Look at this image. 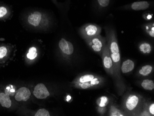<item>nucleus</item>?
Returning a JSON list of instances; mask_svg holds the SVG:
<instances>
[{"instance_id": "obj_2", "label": "nucleus", "mask_w": 154, "mask_h": 116, "mask_svg": "<svg viewBox=\"0 0 154 116\" xmlns=\"http://www.w3.org/2000/svg\"><path fill=\"white\" fill-rule=\"evenodd\" d=\"M105 83L103 77L93 74H87L77 78L73 82L74 86L82 89H95L102 86Z\"/></svg>"}, {"instance_id": "obj_13", "label": "nucleus", "mask_w": 154, "mask_h": 116, "mask_svg": "<svg viewBox=\"0 0 154 116\" xmlns=\"http://www.w3.org/2000/svg\"><path fill=\"white\" fill-rule=\"evenodd\" d=\"M149 4L148 2H137L132 3L131 8L132 9L138 11V10H145L149 7Z\"/></svg>"}, {"instance_id": "obj_18", "label": "nucleus", "mask_w": 154, "mask_h": 116, "mask_svg": "<svg viewBox=\"0 0 154 116\" xmlns=\"http://www.w3.org/2000/svg\"><path fill=\"white\" fill-rule=\"evenodd\" d=\"M109 99L107 97L102 96L99 98L97 101V105L99 107H105L109 103Z\"/></svg>"}, {"instance_id": "obj_15", "label": "nucleus", "mask_w": 154, "mask_h": 116, "mask_svg": "<svg viewBox=\"0 0 154 116\" xmlns=\"http://www.w3.org/2000/svg\"><path fill=\"white\" fill-rule=\"evenodd\" d=\"M153 71V67L149 65L143 66L139 71V74L141 76L146 77L149 75Z\"/></svg>"}, {"instance_id": "obj_19", "label": "nucleus", "mask_w": 154, "mask_h": 116, "mask_svg": "<svg viewBox=\"0 0 154 116\" xmlns=\"http://www.w3.org/2000/svg\"><path fill=\"white\" fill-rule=\"evenodd\" d=\"M38 56L37 50L34 47L30 48L29 52L27 54V58L31 60L34 59Z\"/></svg>"}, {"instance_id": "obj_21", "label": "nucleus", "mask_w": 154, "mask_h": 116, "mask_svg": "<svg viewBox=\"0 0 154 116\" xmlns=\"http://www.w3.org/2000/svg\"><path fill=\"white\" fill-rule=\"evenodd\" d=\"M8 9L4 6L0 7V19H3L8 14Z\"/></svg>"}, {"instance_id": "obj_12", "label": "nucleus", "mask_w": 154, "mask_h": 116, "mask_svg": "<svg viewBox=\"0 0 154 116\" xmlns=\"http://www.w3.org/2000/svg\"><path fill=\"white\" fill-rule=\"evenodd\" d=\"M42 19V14L40 12H35L28 18V21L31 25L37 27L40 24Z\"/></svg>"}, {"instance_id": "obj_3", "label": "nucleus", "mask_w": 154, "mask_h": 116, "mask_svg": "<svg viewBox=\"0 0 154 116\" xmlns=\"http://www.w3.org/2000/svg\"><path fill=\"white\" fill-rule=\"evenodd\" d=\"M143 102V97L139 94H129L124 100V110L127 112V115H138L142 106Z\"/></svg>"}, {"instance_id": "obj_14", "label": "nucleus", "mask_w": 154, "mask_h": 116, "mask_svg": "<svg viewBox=\"0 0 154 116\" xmlns=\"http://www.w3.org/2000/svg\"><path fill=\"white\" fill-rule=\"evenodd\" d=\"M141 85L142 87L146 90L152 91L154 89V81L150 80H144L142 82Z\"/></svg>"}, {"instance_id": "obj_16", "label": "nucleus", "mask_w": 154, "mask_h": 116, "mask_svg": "<svg viewBox=\"0 0 154 116\" xmlns=\"http://www.w3.org/2000/svg\"><path fill=\"white\" fill-rule=\"evenodd\" d=\"M141 52L144 54H149L152 51V46L150 44L147 43H143L141 44L139 47Z\"/></svg>"}, {"instance_id": "obj_8", "label": "nucleus", "mask_w": 154, "mask_h": 116, "mask_svg": "<svg viewBox=\"0 0 154 116\" xmlns=\"http://www.w3.org/2000/svg\"><path fill=\"white\" fill-rule=\"evenodd\" d=\"M59 46L61 52L66 55H71L74 52V47L72 44L64 39H61L60 41Z\"/></svg>"}, {"instance_id": "obj_1", "label": "nucleus", "mask_w": 154, "mask_h": 116, "mask_svg": "<svg viewBox=\"0 0 154 116\" xmlns=\"http://www.w3.org/2000/svg\"><path fill=\"white\" fill-rule=\"evenodd\" d=\"M106 33L107 44L115 71L114 83L119 95H122L125 91L126 86L121 74V55L118 40L114 30L106 29Z\"/></svg>"}, {"instance_id": "obj_10", "label": "nucleus", "mask_w": 154, "mask_h": 116, "mask_svg": "<svg viewBox=\"0 0 154 116\" xmlns=\"http://www.w3.org/2000/svg\"><path fill=\"white\" fill-rule=\"evenodd\" d=\"M135 64L133 61L128 59L123 62L121 67V71L122 73L128 74L132 71L134 69Z\"/></svg>"}, {"instance_id": "obj_5", "label": "nucleus", "mask_w": 154, "mask_h": 116, "mask_svg": "<svg viewBox=\"0 0 154 116\" xmlns=\"http://www.w3.org/2000/svg\"><path fill=\"white\" fill-rule=\"evenodd\" d=\"M101 57L103 61V66L105 71L109 75L112 77L114 81L115 79V71L110 55L109 46L107 43L102 52Z\"/></svg>"}, {"instance_id": "obj_17", "label": "nucleus", "mask_w": 154, "mask_h": 116, "mask_svg": "<svg viewBox=\"0 0 154 116\" xmlns=\"http://www.w3.org/2000/svg\"><path fill=\"white\" fill-rule=\"evenodd\" d=\"M109 116H125V114L123 113L122 111L115 106H111L110 108Z\"/></svg>"}, {"instance_id": "obj_24", "label": "nucleus", "mask_w": 154, "mask_h": 116, "mask_svg": "<svg viewBox=\"0 0 154 116\" xmlns=\"http://www.w3.org/2000/svg\"><path fill=\"white\" fill-rule=\"evenodd\" d=\"M148 111L149 112V114L152 116L154 115V103H152V104L150 105L149 106L148 110Z\"/></svg>"}, {"instance_id": "obj_4", "label": "nucleus", "mask_w": 154, "mask_h": 116, "mask_svg": "<svg viewBox=\"0 0 154 116\" xmlns=\"http://www.w3.org/2000/svg\"><path fill=\"white\" fill-rule=\"evenodd\" d=\"M86 42L91 49L101 57L105 46L107 44L106 38L99 35L86 39Z\"/></svg>"}, {"instance_id": "obj_20", "label": "nucleus", "mask_w": 154, "mask_h": 116, "mask_svg": "<svg viewBox=\"0 0 154 116\" xmlns=\"http://www.w3.org/2000/svg\"><path fill=\"white\" fill-rule=\"evenodd\" d=\"M8 48L4 45L0 46V60H2L8 56Z\"/></svg>"}, {"instance_id": "obj_7", "label": "nucleus", "mask_w": 154, "mask_h": 116, "mask_svg": "<svg viewBox=\"0 0 154 116\" xmlns=\"http://www.w3.org/2000/svg\"><path fill=\"white\" fill-rule=\"evenodd\" d=\"M33 94L37 99H45L50 96V92L44 84L39 83L35 87Z\"/></svg>"}, {"instance_id": "obj_22", "label": "nucleus", "mask_w": 154, "mask_h": 116, "mask_svg": "<svg viewBox=\"0 0 154 116\" xmlns=\"http://www.w3.org/2000/svg\"><path fill=\"white\" fill-rule=\"evenodd\" d=\"M35 116H50L49 112L45 109H40L37 111Z\"/></svg>"}, {"instance_id": "obj_11", "label": "nucleus", "mask_w": 154, "mask_h": 116, "mask_svg": "<svg viewBox=\"0 0 154 116\" xmlns=\"http://www.w3.org/2000/svg\"><path fill=\"white\" fill-rule=\"evenodd\" d=\"M0 105L5 108H9L11 107L12 102L9 94L5 92H0Z\"/></svg>"}, {"instance_id": "obj_9", "label": "nucleus", "mask_w": 154, "mask_h": 116, "mask_svg": "<svg viewBox=\"0 0 154 116\" xmlns=\"http://www.w3.org/2000/svg\"><path fill=\"white\" fill-rule=\"evenodd\" d=\"M31 92L26 87L19 88L15 95V99L17 101H26L30 98Z\"/></svg>"}, {"instance_id": "obj_23", "label": "nucleus", "mask_w": 154, "mask_h": 116, "mask_svg": "<svg viewBox=\"0 0 154 116\" xmlns=\"http://www.w3.org/2000/svg\"><path fill=\"white\" fill-rule=\"evenodd\" d=\"M99 5L103 7H106L109 3L110 0H97Z\"/></svg>"}, {"instance_id": "obj_25", "label": "nucleus", "mask_w": 154, "mask_h": 116, "mask_svg": "<svg viewBox=\"0 0 154 116\" xmlns=\"http://www.w3.org/2000/svg\"><path fill=\"white\" fill-rule=\"evenodd\" d=\"M148 33L150 35L151 37H153L154 38V25L152 26V27L150 28V30H149V31H148Z\"/></svg>"}, {"instance_id": "obj_6", "label": "nucleus", "mask_w": 154, "mask_h": 116, "mask_svg": "<svg viewBox=\"0 0 154 116\" xmlns=\"http://www.w3.org/2000/svg\"><path fill=\"white\" fill-rule=\"evenodd\" d=\"M101 32V27L95 24H88L82 30V34L86 39L100 35Z\"/></svg>"}]
</instances>
